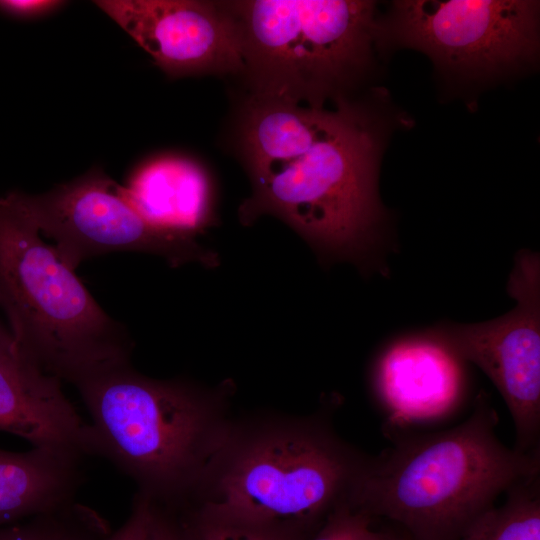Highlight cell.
<instances>
[{
  "label": "cell",
  "instance_id": "d6986e66",
  "mask_svg": "<svg viewBox=\"0 0 540 540\" xmlns=\"http://www.w3.org/2000/svg\"><path fill=\"white\" fill-rule=\"evenodd\" d=\"M373 528L372 517L345 502L336 508L309 540H386Z\"/></svg>",
  "mask_w": 540,
  "mask_h": 540
},
{
  "label": "cell",
  "instance_id": "8992f818",
  "mask_svg": "<svg viewBox=\"0 0 540 540\" xmlns=\"http://www.w3.org/2000/svg\"><path fill=\"white\" fill-rule=\"evenodd\" d=\"M539 47L535 0H397L376 26L380 57L399 48L420 51L456 91L529 72Z\"/></svg>",
  "mask_w": 540,
  "mask_h": 540
},
{
  "label": "cell",
  "instance_id": "4fadbf2b",
  "mask_svg": "<svg viewBox=\"0 0 540 540\" xmlns=\"http://www.w3.org/2000/svg\"><path fill=\"white\" fill-rule=\"evenodd\" d=\"M120 192L147 222L164 230L196 236L216 220L213 180L188 156L170 153L145 160Z\"/></svg>",
  "mask_w": 540,
  "mask_h": 540
},
{
  "label": "cell",
  "instance_id": "9a60e30c",
  "mask_svg": "<svg viewBox=\"0 0 540 540\" xmlns=\"http://www.w3.org/2000/svg\"><path fill=\"white\" fill-rule=\"evenodd\" d=\"M331 113L332 108L249 96L240 109L235 132L236 149L246 170L305 150Z\"/></svg>",
  "mask_w": 540,
  "mask_h": 540
},
{
  "label": "cell",
  "instance_id": "ba28073f",
  "mask_svg": "<svg viewBox=\"0 0 540 540\" xmlns=\"http://www.w3.org/2000/svg\"><path fill=\"white\" fill-rule=\"evenodd\" d=\"M13 194L39 232L55 241L58 257L73 271L89 258L120 251L156 254L173 267L198 262L213 268L219 263L217 254L195 236L147 222L98 167L42 194Z\"/></svg>",
  "mask_w": 540,
  "mask_h": 540
},
{
  "label": "cell",
  "instance_id": "603a6c76",
  "mask_svg": "<svg viewBox=\"0 0 540 540\" xmlns=\"http://www.w3.org/2000/svg\"><path fill=\"white\" fill-rule=\"evenodd\" d=\"M25 356L17 347L13 336L0 322V360Z\"/></svg>",
  "mask_w": 540,
  "mask_h": 540
},
{
  "label": "cell",
  "instance_id": "cb8c5ba5",
  "mask_svg": "<svg viewBox=\"0 0 540 540\" xmlns=\"http://www.w3.org/2000/svg\"><path fill=\"white\" fill-rule=\"evenodd\" d=\"M386 540H407V539L406 538H399L398 536L387 533ZM409 540H411V539L409 538Z\"/></svg>",
  "mask_w": 540,
  "mask_h": 540
},
{
  "label": "cell",
  "instance_id": "e0dca14e",
  "mask_svg": "<svg viewBox=\"0 0 540 540\" xmlns=\"http://www.w3.org/2000/svg\"><path fill=\"white\" fill-rule=\"evenodd\" d=\"M108 521L76 501L0 526V540H107Z\"/></svg>",
  "mask_w": 540,
  "mask_h": 540
},
{
  "label": "cell",
  "instance_id": "7c38bea8",
  "mask_svg": "<svg viewBox=\"0 0 540 540\" xmlns=\"http://www.w3.org/2000/svg\"><path fill=\"white\" fill-rule=\"evenodd\" d=\"M0 431L32 447L97 455L93 429L65 396L61 380L26 356L0 360Z\"/></svg>",
  "mask_w": 540,
  "mask_h": 540
},
{
  "label": "cell",
  "instance_id": "5bb4252c",
  "mask_svg": "<svg viewBox=\"0 0 540 540\" xmlns=\"http://www.w3.org/2000/svg\"><path fill=\"white\" fill-rule=\"evenodd\" d=\"M84 458L50 447L26 452L0 449V526L75 501Z\"/></svg>",
  "mask_w": 540,
  "mask_h": 540
},
{
  "label": "cell",
  "instance_id": "6da1fadb",
  "mask_svg": "<svg viewBox=\"0 0 540 540\" xmlns=\"http://www.w3.org/2000/svg\"><path fill=\"white\" fill-rule=\"evenodd\" d=\"M411 124L382 87L338 101L305 150L246 170L252 194L239 208L240 221L274 215L321 258L362 263L387 219L378 192L384 150L396 129Z\"/></svg>",
  "mask_w": 540,
  "mask_h": 540
},
{
  "label": "cell",
  "instance_id": "7a4b0ae2",
  "mask_svg": "<svg viewBox=\"0 0 540 540\" xmlns=\"http://www.w3.org/2000/svg\"><path fill=\"white\" fill-rule=\"evenodd\" d=\"M497 424L496 410L479 394L459 425L394 439L364 461L349 504L398 523L411 540H462L501 494L539 475V453L506 447Z\"/></svg>",
  "mask_w": 540,
  "mask_h": 540
},
{
  "label": "cell",
  "instance_id": "52a82bcc",
  "mask_svg": "<svg viewBox=\"0 0 540 540\" xmlns=\"http://www.w3.org/2000/svg\"><path fill=\"white\" fill-rule=\"evenodd\" d=\"M363 462L321 431L269 436L233 461L205 509L276 530L314 523L348 502Z\"/></svg>",
  "mask_w": 540,
  "mask_h": 540
},
{
  "label": "cell",
  "instance_id": "ffe728a7",
  "mask_svg": "<svg viewBox=\"0 0 540 540\" xmlns=\"http://www.w3.org/2000/svg\"><path fill=\"white\" fill-rule=\"evenodd\" d=\"M146 540L194 539L187 520L178 519L149 499Z\"/></svg>",
  "mask_w": 540,
  "mask_h": 540
},
{
  "label": "cell",
  "instance_id": "5b68a950",
  "mask_svg": "<svg viewBox=\"0 0 540 540\" xmlns=\"http://www.w3.org/2000/svg\"><path fill=\"white\" fill-rule=\"evenodd\" d=\"M91 417L97 455L150 499L172 497L199 475L211 435L209 405L188 384L148 378L130 362L74 385Z\"/></svg>",
  "mask_w": 540,
  "mask_h": 540
},
{
  "label": "cell",
  "instance_id": "2e32d148",
  "mask_svg": "<svg viewBox=\"0 0 540 540\" xmlns=\"http://www.w3.org/2000/svg\"><path fill=\"white\" fill-rule=\"evenodd\" d=\"M505 494V502L479 517L462 540H540L539 475Z\"/></svg>",
  "mask_w": 540,
  "mask_h": 540
},
{
  "label": "cell",
  "instance_id": "30bf717a",
  "mask_svg": "<svg viewBox=\"0 0 540 540\" xmlns=\"http://www.w3.org/2000/svg\"><path fill=\"white\" fill-rule=\"evenodd\" d=\"M168 76L240 74L238 27L223 2L100 0L94 2Z\"/></svg>",
  "mask_w": 540,
  "mask_h": 540
},
{
  "label": "cell",
  "instance_id": "7402d4cb",
  "mask_svg": "<svg viewBox=\"0 0 540 540\" xmlns=\"http://www.w3.org/2000/svg\"><path fill=\"white\" fill-rule=\"evenodd\" d=\"M66 4L57 0H0V11L14 17L34 18L49 14Z\"/></svg>",
  "mask_w": 540,
  "mask_h": 540
},
{
  "label": "cell",
  "instance_id": "277c9868",
  "mask_svg": "<svg viewBox=\"0 0 540 540\" xmlns=\"http://www.w3.org/2000/svg\"><path fill=\"white\" fill-rule=\"evenodd\" d=\"M13 191L0 196V308L19 350L73 385L129 363L132 342L47 245Z\"/></svg>",
  "mask_w": 540,
  "mask_h": 540
},
{
  "label": "cell",
  "instance_id": "8fae6325",
  "mask_svg": "<svg viewBox=\"0 0 540 540\" xmlns=\"http://www.w3.org/2000/svg\"><path fill=\"white\" fill-rule=\"evenodd\" d=\"M464 363L427 334L388 345L372 372L385 433L394 440L454 416L466 399Z\"/></svg>",
  "mask_w": 540,
  "mask_h": 540
},
{
  "label": "cell",
  "instance_id": "ac0fdd59",
  "mask_svg": "<svg viewBox=\"0 0 540 540\" xmlns=\"http://www.w3.org/2000/svg\"><path fill=\"white\" fill-rule=\"evenodd\" d=\"M187 520L194 540H289L276 529L228 518L207 509Z\"/></svg>",
  "mask_w": 540,
  "mask_h": 540
},
{
  "label": "cell",
  "instance_id": "3957f363",
  "mask_svg": "<svg viewBox=\"0 0 540 540\" xmlns=\"http://www.w3.org/2000/svg\"><path fill=\"white\" fill-rule=\"evenodd\" d=\"M238 27L249 96L315 108L352 98L376 68L377 2L223 1Z\"/></svg>",
  "mask_w": 540,
  "mask_h": 540
},
{
  "label": "cell",
  "instance_id": "44dd1931",
  "mask_svg": "<svg viewBox=\"0 0 540 540\" xmlns=\"http://www.w3.org/2000/svg\"><path fill=\"white\" fill-rule=\"evenodd\" d=\"M148 509V497L142 493L137 494L129 517L107 540H146Z\"/></svg>",
  "mask_w": 540,
  "mask_h": 540
},
{
  "label": "cell",
  "instance_id": "9c48e42d",
  "mask_svg": "<svg viewBox=\"0 0 540 540\" xmlns=\"http://www.w3.org/2000/svg\"><path fill=\"white\" fill-rule=\"evenodd\" d=\"M516 306L479 324H447L426 334L464 362L477 365L500 392L513 419L521 453H539L540 441V261L520 252L508 281Z\"/></svg>",
  "mask_w": 540,
  "mask_h": 540
}]
</instances>
